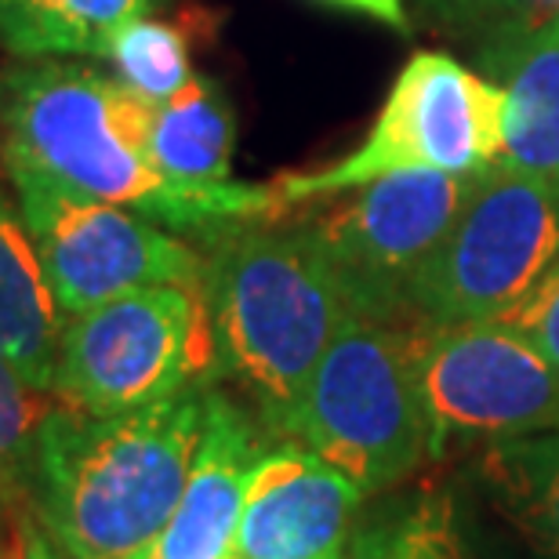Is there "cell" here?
Instances as JSON below:
<instances>
[{
  "mask_svg": "<svg viewBox=\"0 0 559 559\" xmlns=\"http://www.w3.org/2000/svg\"><path fill=\"white\" fill-rule=\"evenodd\" d=\"M233 145H237V117L222 84L211 76L193 73L182 92L153 106L150 156L156 171L171 182H229Z\"/></svg>",
  "mask_w": 559,
  "mask_h": 559,
  "instance_id": "9a60e30c",
  "label": "cell"
},
{
  "mask_svg": "<svg viewBox=\"0 0 559 559\" xmlns=\"http://www.w3.org/2000/svg\"><path fill=\"white\" fill-rule=\"evenodd\" d=\"M164 0H0V48L15 59H98L120 26Z\"/></svg>",
  "mask_w": 559,
  "mask_h": 559,
  "instance_id": "e0dca14e",
  "label": "cell"
},
{
  "mask_svg": "<svg viewBox=\"0 0 559 559\" xmlns=\"http://www.w3.org/2000/svg\"><path fill=\"white\" fill-rule=\"evenodd\" d=\"M204 301L215 374L237 382L280 436L312 367L356 312L331 254L312 226L229 222L211 233Z\"/></svg>",
  "mask_w": 559,
  "mask_h": 559,
  "instance_id": "3957f363",
  "label": "cell"
},
{
  "mask_svg": "<svg viewBox=\"0 0 559 559\" xmlns=\"http://www.w3.org/2000/svg\"><path fill=\"white\" fill-rule=\"evenodd\" d=\"M476 175L404 171L349 189L309 222L331 254L356 312L396 320L407 312V287L476 186Z\"/></svg>",
  "mask_w": 559,
  "mask_h": 559,
  "instance_id": "30bf717a",
  "label": "cell"
},
{
  "mask_svg": "<svg viewBox=\"0 0 559 559\" xmlns=\"http://www.w3.org/2000/svg\"><path fill=\"white\" fill-rule=\"evenodd\" d=\"M559 262V182L479 167L476 186L407 287L418 323L495 320L516 309Z\"/></svg>",
  "mask_w": 559,
  "mask_h": 559,
  "instance_id": "52a82bcc",
  "label": "cell"
},
{
  "mask_svg": "<svg viewBox=\"0 0 559 559\" xmlns=\"http://www.w3.org/2000/svg\"><path fill=\"white\" fill-rule=\"evenodd\" d=\"M364 487L298 443L251 468L233 559H345Z\"/></svg>",
  "mask_w": 559,
  "mask_h": 559,
  "instance_id": "8fae6325",
  "label": "cell"
},
{
  "mask_svg": "<svg viewBox=\"0 0 559 559\" xmlns=\"http://www.w3.org/2000/svg\"><path fill=\"white\" fill-rule=\"evenodd\" d=\"M153 103L76 59H15L0 70V153H15L70 193L139 211L175 233L276 215L273 186L171 182L150 156Z\"/></svg>",
  "mask_w": 559,
  "mask_h": 559,
  "instance_id": "6da1fadb",
  "label": "cell"
},
{
  "mask_svg": "<svg viewBox=\"0 0 559 559\" xmlns=\"http://www.w3.org/2000/svg\"><path fill=\"white\" fill-rule=\"evenodd\" d=\"M506 142V95L490 76L443 51H418L389 87L371 131L349 156L320 171L273 182L280 204H306L349 193L385 175L443 171L473 175L495 164Z\"/></svg>",
  "mask_w": 559,
  "mask_h": 559,
  "instance_id": "8992f818",
  "label": "cell"
},
{
  "mask_svg": "<svg viewBox=\"0 0 559 559\" xmlns=\"http://www.w3.org/2000/svg\"><path fill=\"white\" fill-rule=\"evenodd\" d=\"M320 4H331V8H342V11H356V15H367L382 26L396 29V33H407L411 29V19L400 0H320Z\"/></svg>",
  "mask_w": 559,
  "mask_h": 559,
  "instance_id": "cb8c5ba5",
  "label": "cell"
},
{
  "mask_svg": "<svg viewBox=\"0 0 559 559\" xmlns=\"http://www.w3.org/2000/svg\"><path fill=\"white\" fill-rule=\"evenodd\" d=\"M55 407V396L26 385L4 353H0V495L26 490L33 484L40 421Z\"/></svg>",
  "mask_w": 559,
  "mask_h": 559,
  "instance_id": "ffe728a7",
  "label": "cell"
},
{
  "mask_svg": "<svg viewBox=\"0 0 559 559\" xmlns=\"http://www.w3.org/2000/svg\"><path fill=\"white\" fill-rule=\"evenodd\" d=\"M552 4H559V0H552Z\"/></svg>",
  "mask_w": 559,
  "mask_h": 559,
  "instance_id": "d4e9b609",
  "label": "cell"
},
{
  "mask_svg": "<svg viewBox=\"0 0 559 559\" xmlns=\"http://www.w3.org/2000/svg\"><path fill=\"white\" fill-rule=\"evenodd\" d=\"M345 559H498L454 490H421L378 512L349 538Z\"/></svg>",
  "mask_w": 559,
  "mask_h": 559,
  "instance_id": "ac0fdd59",
  "label": "cell"
},
{
  "mask_svg": "<svg viewBox=\"0 0 559 559\" xmlns=\"http://www.w3.org/2000/svg\"><path fill=\"white\" fill-rule=\"evenodd\" d=\"M0 156L62 317H81L142 287L204 290V259L178 233L139 211L70 193L15 153Z\"/></svg>",
  "mask_w": 559,
  "mask_h": 559,
  "instance_id": "ba28073f",
  "label": "cell"
},
{
  "mask_svg": "<svg viewBox=\"0 0 559 559\" xmlns=\"http://www.w3.org/2000/svg\"><path fill=\"white\" fill-rule=\"evenodd\" d=\"M484 66L506 95L498 164L559 182V8L531 26H509Z\"/></svg>",
  "mask_w": 559,
  "mask_h": 559,
  "instance_id": "4fadbf2b",
  "label": "cell"
},
{
  "mask_svg": "<svg viewBox=\"0 0 559 559\" xmlns=\"http://www.w3.org/2000/svg\"><path fill=\"white\" fill-rule=\"evenodd\" d=\"M479 479L534 559H559V429L484 447Z\"/></svg>",
  "mask_w": 559,
  "mask_h": 559,
  "instance_id": "2e32d148",
  "label": "cell"
},
{
  "mask_svg": "<svg viewBox=\"0 0 559 559\" xmlns=\"http://www.w3.org/2000/svg\"><path fill=\"white\" fill-rule=\"evenodd\" d=\"M103 62L124 87H131L145 103L160 106L171 95L193 81V66H189V44L186 33L171 22L142 15L128 26H120L106 40Z\"/></svg>",
  "mask_w": 559,
  "mask_h": 559,
  "instance_id": "d6986e66",
  "label": "cell"
},
{
  "mask_svg": "<svg viewBox=\"0 0 559 559\" xmlns=\"http://www.w3.org/2000/svg\"><path fill=\"white\" fill-rule=\"evenodd\" d=\"M66 317L19 207L0 197V353L37 393L55 389Z\"/></svg>",
  "mask_w": 559,
  "mask_h": 559,
  "instance_id": "5bb4252c",
  "label": "cell"
},
{
  "mask_svg": "<svg viewBox=\"0 0 559 559\" xmlns=\"http://www.w3.org/2000/svg\"><path fill=\"white\" fill-rule=\"evenodd\" d=\"M501 320L520 328L559 367V262L542 276V284L534 287L516 309H509Z\"/></svg>",
  "mask_w": 559,
  "mask_h": 559,
  "instance_id": "44dd1931",
  "label": "cell"
},
{
  "mask_svg": "<svg viewBox=\"0 0 559 559\" xmlns=\"http://www.w3.org/2000/svg\"><path fill=\"white\" fill-rule=\"evenodd\" d=\"M425 8L451 22H479V19H506L523 8V0H421Z\"/></svg>",
  "mask_w": 559,
  "mask_h": 559,
  "instance_id": "603a6c76",
  "label": "cell"
},
{
  "mask_svg": "<svg viewBox=\"0 0 559 559\" xmlns=\"http://www.w3.org/2000/svg\"><path fill=\"white\" fill-rule=\"evenodd\" d=\"M204 396L207 382H200L114 418L55 400L37 432L29 490L66 559H139L150 549L186 490Z\"/></svg>",
  "mask_w": 559,
  "mask_h": 559,
  "instance_id": "7a4b0ae2",
  "label": "cell"
},
{
  "mask_svg": "<svg viewBox=\"0 0 559 559\" xmlns=\"http://www.w3.org/2000/svg\"><path fill=\"white\" fill-rule=\"evenodd\" d=\"M411 345L432 457L559 429V367L509 320L418 323Z\"/></svg>",
  "mask_w": 559,
  "mask_h": 559,
  "instance_id": "9c48e42d",
  "label": "cell"
},
{
  "mask_svg": "<svg viewBox=\"0 0 559 559\" xmlns=\"http://www.w3.org/2000/svg\"><path fill=\"white\" fill-rule=\"evenodd\" d=\"M8 559H66V552L55 545V538L48 534V527L37 516H22L11 527V549Z\"/></svg>",
  "mask_w": 559,
  "mask_h": 559,
  "instance_id": "7402d4cb",
  "label": "cell"
},
{
  "mask_svg": "<svg viewBox=\"0 0 559 559\" xmlns=\"http://www.w3.org/2000/svg\"><path fill=\"white\" fill-rule=\"evenodd\" d=\"M215 374V338L200 287H142L66 317L51 396L92 418L171 400Z\"/></svg>",
  "mask_w": 559,
  "mask_h": 559,
  "instance_id": "5b68a950",
  "label": "cell"
},
{
  "mask_svg": "<svg viewBox=\"0 0 559 559\" xmlns=\"http://www.w3.org/2000/svg\"><path fill=\"white\" fill-rule=\"evenodd\" d=\"M262 454L265 447L259 443L254 421L207 382L204 432L186 490L164 531L139 559H233L243 495Z\"/></svg>",
  "mask_w": 559,
  "mask_h": 559,
  "instance_id": "7c38bea8",
  "label": "cell"
},
{
  "mask_svg": "<svg viewBox=\"0 0 559 559\" xmlns=\"http://www.w3.org/2000/svg\"><path fill=\"white\" fill-rule=\"evenodd\" d=\"M280 436L323 457L364 495H382L436 462L411 328L349 312Z\"/></svg>",
  "mask_w": 559,
  "mask_h": 559,
  "instance_id": "277c9868",
  "label": "cell"
}]
</instances>
